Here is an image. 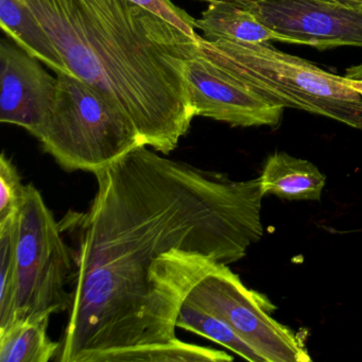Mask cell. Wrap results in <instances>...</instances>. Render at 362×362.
<instances>
[{
	"instance_id": "1",
	"label": "cell",
	"mask_w": 362,
	"mask_h": 362,
	"mask_svg": "<svg viewBox=\"0 0 362 362\" xmlns=\"http://www.w3.org/2000/svg\"><path fill=\"white\" fill-rule=\"evenodd\" d=\"M95 175L88 211L59 222L75 243L61 362H116L175 340L190 290L264 235L258 177L233 181L147 146Z\"/></svg>"
},
{
	"instance_id": "2",
	"label": "cell",
	"mask_w": 362,
	"mask_h": 362,
	"mask_svg": "<svg viewBox=\"0 0 362 362\" xmlns=\"http://www.w3.org/2000/svg\"><path fill=\"white\" fill-rule=\"evenodd\" d=\"M75 77L117 105L147 147L168 156L196 117L192 39L130 0H25Z\"/></svg>"
},
{
	"instance_id": "3",
	"label": "cell",
	"mask_w": 362,
	"mask_h": 362,
	"mask_svg": "<svg viewBox=\"0 0 362 362\" xmlns=\"http://www.w3.org/2000/svg\"><path fill=\"white\" fill-rule=\"evenodd\" d=\"M199 52L268 103L302 110L362 130V80L328 73L270 43L201 37Z\"/></svg>"
},
{
	"instance_id": "4",
	"label": "cell",
	"mask_w": 362,
	"mask_h": 362,
	"mask_svg": "<svg viewBox=\"0 0 362 362\" xmlns=\"http://www.w3.org/2000/svg\"><path fill=\"white\" fill-rule=\"evenodd\" d=\"M52 109L35 137L64 170L96 173L146 146L130 117L75 76L57 74Z\"/></svg>"
},
{
	"instance_id": "5",
	"label": "cell",
	"mask_w": 362,
	"mask_h": 362,
	"mask_svg": "<svg viewBox=\"0 0 362 362\" xmlns=\"http://www.w3.org/2000/svg\"><path fill=\"white\" fill-rule=\"evenodd\" d=\"M41 192L29 184L18 213V302L16 321L52 317L71 308V247L65 243ZM13 322V323H14ZM11 326V325H10Z\"/></svg>"
},
{
	"instance_id": "6",
	"label": "cell",
	"mask_w": 362,
	"mask_h": 362,
	"mask_svg": "<svg viewBox=\"0 0 362 362\" xmlns=\"http://www.w3.org/2000/svg\"><path fill=\"white\" fill-rule=\"evenodd\" d=\"M185 300L226 322L266 362L313 360L300 334L272 317L276 306L226 264L203 277Z\"/></svg>"
},
{
	"instance_id": "7",
	"label": "cell",
	"mask_w": 362,
	"mask_h": 362,
	"mask_svg": "<svg viewBox=\"0 0 362 362\" xmlns=\"http://www.w3.org/2000/svg\"><path fill=\"white\" fill-rule=\"evenodd\" d=\"M269 28L319 50L362 47V10L321 0H235Z\"/></svg>"
},
{
	"instance_id": "8",
	"label": "cell",
	"mask_w": 362,
	"mask_h": 362,
	"mask_svg": "<svg viewBox=\"0 0 362 362\" xmlns=\"http://www.w3.org/2000/svg\"><path fill=\"white\" fill-rule=\"evenodd\" d=\"M186 76L196 116L243 128H275L281 122L283 107L264 100L199 52L188 62Z\"/></svg>"
},
{
	"instance_id": "9",
	"label": "cell",
	"mask_w": 362,
	"mask_h": 362,
	"mask_svg": "<svg viewBox=\"0 0 362 362\" xmlns=\"http://www.w3.org/2000/svg\"><path fill=\"white\" fill-rule=\"evenodd\" d=\"M58 79L20 46L0 43V122L33 136L43 126L56 96Z\"/></svg>"
},
{
	"instance_id": "10",
	"label": "cell",
	"mask_w": 362,
	"mask_h": 362,
	"mask_svg": "<svg viewBox=\"0 0 362 362\" xmlns=\"http://www.w3.org/2000/svg\"><path fill=\"white\" fill-rule=\"evenodd\" d=\"M207 4V9L196 27L209 41L224 40L243 44H264L270 42L294 44L296 42L262 24L245 6L235 0H199Z\"/></svg>"
},
{
	"instance_id": "11",
	"label": "cell",
	"mask_w": 362,
	"mask_h": 362,
	"mask_svg": "<svg viewBox=\"0 0 362 362\" xmlns=\"http://www.w3.org/2000/svg\"><path fill=\"white\" fill-rule=\"evenodd\" d=\"M259 179L262 194L290 201H320L326 177L309 160L275 152L266 160Z\"/></svg>"
},
{
	"instance_id": "12",
	"label": "cell",
	"mask_w": 362,
	"mask_h": 362,
	"mask_svg": "<svg viewBox=\"0 0 362 362\" xmlns=\"http://www.w3.org/2000/svg\"><path fill=\"white\" fill-rule=\"evenodd\" d=\"M0 25L16 45L54 73L74 76L52 37L25 0H0Z\"/></svg>"
},
{
	"instance_id": "13",
	"label": "cell",
	"mask_w": 362,
	"mask_h": 362,
	"mask_svg": "<svg viewBox=\"0 0 362 362\" xmlns=\"http://www.w3.org/2000/svg\"><path fill=\"white\" fill-rule=\"evenodd\" d=\"M50 317L14 322L0 332V362H48L58 355L60 343L48 337Z\"/></svg>"
},
{
	"instance_id": "14",
	"label": "cell",
	"mask_w": 362,
	"mask_h": 362,
	"mask_svg": "<svg viewBox=\"0 0 362 362\" xmlns=\"http://www.w3.org/2000/svg\"><path fill=\"white\" fill-rule=\"evenodd\" d=\"M175 325L182 329L215 341L249 361L266 362L226 322L186 300H184L180 308Z\"/></svg>"
},
{
	"instance_id": "15",
	"label": "cell",
	"mask_w": 362,
	"mask_h": 362,
	"mask_svg": "<svg viewBox=\"0 0 362 362\" xmlns=\"http://www.w3.org/2000/svg\"><path fill=\"white\" fill-rule=\"evenodd\" d=\"M18 215L0 224V332L16 321L18 302Z\"/></svg>"
},
{
	"instance_id": "16",
	"label": "cell",
	"mask_w": 362,
	"mask_h": 362,
	"mask_svg": "<svg viewBox=\"0 0 362 362\" xmlns=\"http://www.w3.org/2000/svg\"><path fill=\"white\" fill-rule=\"evenodd\" d=\"M234 357L226 351L189 344L175 338L160 344L131 349L116 362H228Z\"/></svg>"
},
{
	"instance_id": "17",
	"label": "cell",
	"mask_w": 362,
	"mask_h": 362,
	"mask_svg": "<svg viewBox=\"0 0 362 362\" xmlns=\"http://www.w3.org/2000/svg\"><path fill=\"white\" fill-rule=\"evenodd\" d=\"M18 168L5 152L0 156V224L18 215L26 194Z\"/></svg>"
},
{
	"instance_id": "18",
	"label": "cell",
	"mask_w": 362,
	"mask_h": 362,
	"mask_svg": "<svg viewBox=\"0 0 362 362\" xmlns=\"http://www.w3.org/2000/svg\"><path fill=\"white\" fill-rule=\"evenodd\" d=\"M130 1L149 10L152 13L175 25L177 28L190 35L192 39H200V35L197 33L196 20L181 8L177 7L171 0H130Z\"/></svg>"
},
{
	"instance_id": "19",
	"label": "cell",
	"mask_w": 362,
	"mask_h": 362,
	"mask_svg": "<svg viewBox=\"0 0 362 362\" xmlns=\"http://www.w3.org/2000/svg\"><path fill=\"white\" fill-rule=\"evenodd\" d=\"M321 1L337 4V5L346 6V7L362 10V0H321Z\"/></svg>"
},
{
	"instance_id": "20",
	"label": "cell",
	"mask_w": 362,
	"mask_h": 362,
	"mask_svg": "<svg viewBox=\"0 0 362 362\" xmlns=\"http://www.w3.org/2000/svg\"><path fill=\"white\" fill-rule=\"evenodd\" d=\"M345 77L351 78V79L362 80V63L349 67L345 71Z\"/></svg>"
}]
</instances>
